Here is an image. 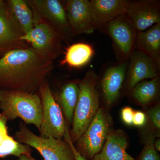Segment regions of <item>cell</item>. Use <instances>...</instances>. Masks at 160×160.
<instances>
[{
  "mask_svg": "<svg viewBox=\"0 0 160 160\" xmlns=\"http://www.w3.org/2000/svg\"><path fill=\"white\" fill-rule=\"evenodd\" d=\"M64 6L72 36L91 34L96 30L89 0H67Z\"/></svg>",
  "mask_w": 160,
  "mask_h": 160,
  "instance_id": "obj_12",
  "label": "cell"
},
{
  "mask_svg": "<svg viewBox=\"0 0 160 160\" xmlns=\"http://www.w3.org/2000/svg\"><path fill=\"white\" fill-rule=\"evenodd\" d=\"M94 54V49L91 45L85 43H75L66 49L65 58L61 64L80 68L87 65Z\"/></svg>",
  "mask_w": 160,
  "mask_h": 160,
  "instance_id": "obj_20",
  "label": "cell"
},
{
  "mask_svg": "<svg viewBox=\"0 0 160 160\" xmlns=\"http://www.w3.org/2000/svg\"><path fill=\"white\" fill-rule=\"evenodd\" d=\"M42 106V121L39 131L40 137L62 139L69 127L47 80L42 84L38 92Z\"/></svg>",
  "mask_w": 160,
  "mask_h": 160,
  "instance_id": "obj_5",
  "label": "cell"
},
{
  "mask_svg": "<svg viewBox=\"0 0 160 160\" xmlns=\"http://www.w3.org/2000/svg\"><path fill=\"white\" fill-rule=\"evenodd\" d=\"M33 27L23 34L21 40L31 44V47L54 62L61 54L64 42L61 35L53 27L33 13Z\"/></svg>",
  "mask_w": 160,
  "mask_h": 160,
  "instance_id": "obj_8",
  "label": "cell"
},
{
  "mask_svg": "<svg viewBox=\"0 0 160 160\" xmlns=\"http://www.w3.org/2000/svg\"><path fill=\"white\" fill-rule=\"evenodd\" d=\"M7 121L6 117L2 113H0V146L11 137L8 134Z\"/></svg>",
  "mask_w": 160,
  "mask_h": 160,
  "instance_id": "obj_25",
  "label": "cell"
},
{
  "mask_svg": "<svg viewBox=\"0 0 160 160\" xmlns=\"http://www.w3.org/2000/svg\"><path fill=\"white\" fill-rule=\"evenodd\" d=\"M134 111L130 107H124L121 110V118L123 123L128 126L133 125V118Z\"/></svg>",
  "mask_w": 160,
  "mask_h": 160,
  "instance_id": "obj_26",
  "label": "cell"
},
{
  "mask_svg": "<svg viewBox=\"0 0 160 160\" xmlns=\"http://www.w3.org/2000/svg\"><path fill=\"white\" fill-rule=\"evenodd\" d=\"M6 6H7L6 1H3V0H0V11H2L3 9H5Z\"/></svg>",
  "mask_w": 160,
  "mask_h": 160,
  "instance_id": "obj_31",
  "label": "cell"
},
{
  "mask_svg": "<svg viewBox=\"0 0 160 160\" xmlns=\"http://www.w3.org/2000/svg\"><path fill=\"white\" fill-rule=\"evenodd\" d=\"M160 90V78L159 76L138 83L127 95L138 105L146 106L158 98Z\"/></svg>",
  "mask_w": 160,
  "mask_h": 160,
  "instance_id": "obj_19",
  "label": "cell"
},
{
  "mask_svg": "<svg viewBox=\"0 0 160 160\" xmlns=\"http://www.w3.org/2000/svg\"><path fill=\"white\" fill-rule=\"evenodd\" d=\"M129 0H90L89 9L96 29L119 17L126 14Z\"/></svg>",
  "mask_w": 160,
  "mask_h": 160,
  "instance_id": "obj_15",
  "label": "cell"
},
{
  "mask_svg": "<svg viewBox=\"0 0 160 160\" xmlns=\"http://www.w3.org/2000/svg\"><path fill=\"white\" fill-rule=\"evenodd\" d=\"M99 30L111 39L118 62L129 59L135 50L138 31L126 13L106 23Z\"/></svg>",
  "mask_w": 160,
  "mask_h": 160,
  "instance_id": "obj_7",
  "label": "cell"
},
{
  "mask_svg": "<svg viewBox=\"0 0 160 160\" xmlns=\"http://www.w3.org/2000/svg\"><path fill=\"white\" fill-rule=\"evenodd\" d=\"M23 34L7 3L0 11V58L13 49L29 46L20 39Z\"/></svg>",
  "mask_w": 160,
  "mask_h": 160,
  "instance_id": "obj_14",
  "label": "cell"
},
{
  "mask_svg": "<svg viewBox=\"0 0 160 160\" xmlns=\"http://www.w3.org/2000/svg\"><path fill=\"white\" fill-rule=\"evenodd\" d=\"M135 49L149 56L160 66V23L138 32Z\"/></svg>",
  "mask_w": 160,
  "mask_h": 160,
  "instance_id": "obj_18",
  "label": "cell"
},
{
  "mask_svg": "<svg viewBox=\"0 0 160 160\" xmlns=\"http://www.w3.org/2000/svg\"><path fill=\"white\" fill-rule=\"evenodd\" d=\"M6 2L23 33L31 31L34 25L33 14L27 1L9 0Z\"/></svg>",
  "mask_w": 160,
  "mask_h": 160,
  "instance_id": "obj_21",
  "label": "cell"
},
{
  "mask_svg": "<svg viewBox=\"0 0 160 160\" xmlns=\"http://www.w3.org/2000/svg\"><path fill=\"white\" fill-rule=\"evenodd\" d=\"M98 75L93 69L86 72L79 82L78 99L75 109L69 135L76 142L86 131L100 108V96L97 88Z\"/></svg>",
  "mask_w": 160,
  "mask_h": 160,
  "instance_id": "obj_2",
  "label": "cell"
},
{
  "mask_svg": "<svg viewBox=\"0 0 160 160\" xmlns=\"http://www.w3.org/2000/svg\"><path fill=\"white\" fill-rule=\"evenodd\" d=\"M154 138L148 136L145 146L138 157L137 160H160L159 155L153 146Z\"/></svg>",
  "mask_w": 160,
  "mask_h": 160,
  "instance_id": "obj_24",
  "label": "cell"
},
{
  "mask_svg": "<svg viewBox=\"0 0 160 160\" xmlns=\"http://www.w3.org/2000/svg\"><path fill=\"white\" fill-rule=\"evenodd\" d=\"M112 130V120L104 107L99 109L86 131L74 144L77 151L86 159L99 153Z\"/></svg>",
  "mask_w": 160,
  "mask_h": 160,
  "instance_id": "obj_4",
  "label": "cell"
},
{
  "mask_svg": "<svg viewBox=\"0 0 160 160\" xmlns=\"http://www.w3.org/2000/svg\"><path fill=\"white\" fill-rule=\"evenodd\" d=\"M0 109L8 121L20 118L26 124L40 129L42 106L38 93L0 89Z\"/></svg>",
  "mask_w": 160,
  "mask_h": 160,
  "instance_id": "obj_3",
  "label": "cell"
},
{
  "mask_svg": "<svg viewBox=\"0 0 160 160\" xmlns=\"http://www.w3.org/2000/svg\"><path fill=\"white\" fill-rule=\"evenodd\" d=\"M32 150L30 146L22 144L11 137L0 146V158L12 155L19 158L23 154L31 155Z\"/></svg>",
  "mask_w": 160,
  "mask_h": 160,
  "instance_id": "obj_22",
  "label": "cell"
},
{
  "mask_svg": "<svg viewBox=\"0 0 160 160\" xmlns=\"http://www.w3.org/2000/svg\"><path fill=\"white\" fill-rule=\"evenodd\" d=\"M126 14L138 32L145 31L160 23V1H130Z\"/></svg>",
  "mask_w": 160,
  "mask_h": 160,
  "instance_id": "obj_13",
  "label": "cell"
},
{
  "mask_svg": "<svg viewBox=\"0 0 160 160\" xmlns=\"http://www.w3.org/2000/svg\"><path fill=\"white\" fill-rule=\"evenodd\" d=\"M128 140L124 131L112 130L102 149L90 160H134L126 151Z\"/></svg>",
  "mask_w": 160,
  "mask_h": 160,
  "instance_id": "obj_16",
  "label": "cell"
},
{
  "mask_svg": "<svg viewBox=\"0 0 160 160\" xmlns=\"http://www.w3.org/2000/svg\"><path fill=\"white\" fill-rule=\"evenodd\" d=\"M160 66L144 52L135 49L129 60L123 94L127 95L144 80L160 76Z\"/></svg>",
  "mask_w": 160,
  "mask_h": 160,
  "instance_id": "obj_11",
  "label": "cell"
},
{
  "mask_svg": "<svg viewBox=\"0 0 160 160\" xmlns=\"http://www.w3.org/2000/svg\"><path fill=\"white\" fill-rule=\"evenodd\" d=\"M54 66L31 46L9 51L0 58V89L38 93Z\"/></svg>",
  "mask_w": 160,
  "mask_h": 160,
  "instance_id": "obj_1",
  "label": "cell"
},
{
  "mask_svg": "<svg viewBox=\"0 0 160 160\" xmlns=\"http://www.w3.org/2000/svg\"><path fill=\"white\" fill-rule=\"evenodd\" d=\"M79 80H71L64 84L56 98L68 126H71L78 99Z\"/></svg>",
  "mask_w": 160,
  "mask_h": 160,
  "instance_id": "obj_17",
  "label": "cell"
},
{
  "mask_svg": "<svg viewBox=\"0 0 160 160\" xmlns=\"http://www.w3.org/2000/svg\"><path fill=\"white\" fill-rule=\"evenodd\" d=\"M129 60L107 63L102 68L99 76H98L100 98H102L106 108L113 106L123 95Z\"/></svg>",
  "mask_w": 160,
  "mask_h": 160,
  "instance_id": "obj_9",
  "label": "cell"
},
{
  "mask_svg": "<svg viewBox=\"0 0 160 160\" xmlns=\"http://www.w3.org/2000/svg\"><path fill=\"white\" fill-rule=\"evenodd\" d=\"M18 142L37 150L44 160H75L70 145L65 140L37 135L20 122L19 130L15 133Z\"/></svg>",
  "mask_w": 160,
  "mask_h": 160,
  "instance_id": "obj_6",
  "label": "cell"
},
{
  "mask_svg": "<svg viewBox=\"0 0 160 160\" xmlns=\"http://www.w3.org/2000/svg\"><path fill=\"white\" fill-rule=\"evenodd\" d=\"M153 146H154V149L157 152H160V140L159 138L154 141L153 142Z\"/></svg>",
  "mask_w": 160,
  "mask_h": 160,
  "instance_id": "obj_29",
  "label": "cell"
},
{
  "mask_svg": "<svg viewBox=\"0 0 160 160\" xmlns=\"http://www.w3.org/2000/svg\"><path fill=\"white\" fill-rule=\"evenodd\" d=\"M32 12L49 23L58 32L64 42L69 43L73 36L64 6L58 0L27 1Z\"/></svg>",
  "mask_w": 160,
  "mask_h": 160,
  "instance_id": "obj_10",
  "label": "cell"
},
{
  "mask_svg": "<svg viewBox=\"0 0 160 160\" xmlns=\"http://www.w3.org/2000/svg\"><path fill=\"white\" fill-rule=\"evenodd\" d=\"M147 123L148 122L153 132L155 137H160V105L158 102L146 112Z\"/></svg>",
  "mask_w": 160,
  "mask_h": 160,
  "instance_id": "obj_23",
  "label": "cell"
},
{
  "mask_svg": "<svg viewBox=\"0 0 160 160\" xmlns=\"http://www.w3.org/2000/svg\"><path fill=\"white\" fill-rule=\"evenodd\" d=\"M18 160H35L32 157L31 155L23 154L18 158Z\"/></svg>",
  "mask_w": 160,
  "mask_h": 160,
  "instance_id": "obj_30",
  "label": "cell"
},
{
  "mask_svg": "<svg viewBox=\"0 0 160 160\" xmlns=\"http://www.w3.org/2000/svg\"><path fill=\"white\" fill-rule=\"evenodd\" d=\"M64 140L67 142L68 144L70 145L72 149V152H73V154H74L75 159V160H87L86 158H85L84 157L81 155V154L79 153L75 148L74 144L72 142L71 139H70V135H69V127L66 129V133H65V135L64 137Z\"/></svg>",
  "mask_w": 160,
  "mask_h": 160,
  "instance_id": "obj_28",
  "label": "cell"
},
{
  "mask_svg": "<svg viewBox=\"0 0 160 160\" xmlns=\"http://www.w3.org/2000/svg\"><path fill=\"white\" fill-rule=\"evenodd\" d=\"M147 123L146 113L141 111H134L133 125L138 127H144Z\"/></svg>",
  "mask_w": 160,
  "mask_h": 160,
  "instance_id": "obj_27",
  "label": "cell"
}]
</instances>
